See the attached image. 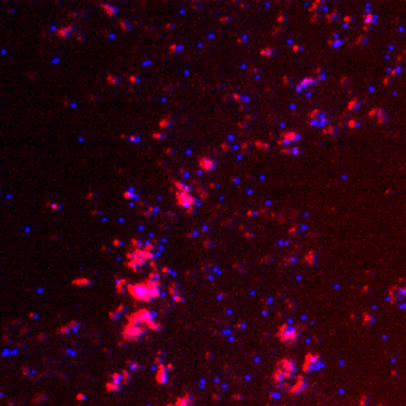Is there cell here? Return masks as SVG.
<instances>
[{"label":"cell","instance_id":"cell-1","mask_svg":"<svg viewBox=\"0 0 406 406\" xmlns=\"http://www.w3.org/2000/svg\"><path fill=\"white\" fill-rule=\"evenodd\" d=\"M130 292L140 298V299H151L152 296L157 295V288L155 284L152 283H148V284H135V286H131L130 288Z\"/></svg>","mask_w":406,"mask_h":406},{"label":"cell","instance_id":"cell-2","mask_svg":"<svg viewBox=\"0 0 406 406\" xmlns=\"http://www.w3.org/2000/svg\"><path fill=\"white\" fill-rule=\"evenodd\" d=\"M178 202L180 203L182 206H190L193 203V199L188 196L187 191H184V193H178Z\"/></svg>","mask_w":406,"mask_h":406},{"label":"cell","instance_id":"cell-3","mask_svg":"<svg viewBox=\"0 0 406 406\" xmlns=\"http://www.w3.org/2000/svg\"><path fill=\"white\" fill-rule=\"evenodd\" d=\"M214 161H211V159H200V167H203L205 170H212L214 169V164H212Z\"/></svg>","mask_w":406,"mask_h":406},{"label":"cell","instance_id":"cell-4","mask_svg":"<svg viewBox=\"0 0 406 406\" xmlns=\"http://www.w3.org/2000/svg\"><path fill=\"white\" fill-rule=\"evenodd\" d=\"M283 138H284L283 141H293V140L298 138V134H295V133H288V134H284Z\"/></svg>","mask_w":406,"mask_h":406}]
</instances>
